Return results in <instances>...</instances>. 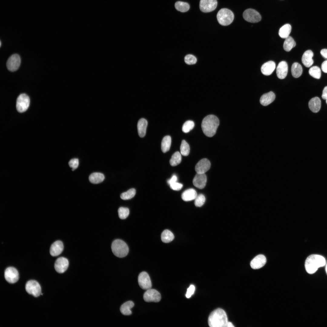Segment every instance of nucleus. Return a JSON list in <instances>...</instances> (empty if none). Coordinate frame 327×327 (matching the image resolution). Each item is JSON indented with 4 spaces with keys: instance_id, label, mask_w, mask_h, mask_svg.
I'll return each mask as SVG.
<instances>
[{
    "instance_id": "09e8293b",
    "label": "nucleus",
    "mask_w": 327,
    "mask_h": 327,
    "mask_svg": "<svg viewBox=\"0 0 327 327\" xmlns=\"http://www.w3.org/2000/svg\"><path fill=\"white\" fill-rule=\"evenodd\" d=\"M320 54L324 58L327 59V49H323L320 51Z\"/></svg>"
},
{
    "instance_id": "a18cd8bd",
    "label": "nucleus",
    "mask_w": 327,
    "mask_h": 327,
    "mask_svg": "<svg viewBox=\"0 0 327 327\" xmlns=\"http://www.w3.org/2000/svg\"><path fill=\"white\" fill-rule=\"evenodd\" d=\"M177 178L176 175H173L170 179L167 180V182L170 185L177 182Z\"/></svg>"
},
{
    "instance_id": "c9c22d12",
    "label": "nucleus",
    "mask_w": 327,
    "mask_h": 327,
    "mask_svg": "<svg viewBox=\"0 0 327 327\" xmlns=\"http://www.w3.org/2000/svg\"><path fill=\"white\" fill-rule=\"evenodd\" d=\"M136 194V190L134 188H131L127 191L122 193L120 195L121 198L123 200H127L133 197Z\"/></svg>"
},
{
    "instance_id": "c85d7f7f",
    "label": "nucleus",
    "mask_w": 327,
    "mask_h": 327,
    "mask_svg": "<svg viewBox=\"0 0 327 327\" xmlns=\"http://www.w3.org/2000/svg\"><path fill=\"white\" fill-rule=\"evenodd\" d=\"M291 26L290 24H285L280 28L279 32V36L282 38H286L289 36L291 31Z\"/></svg>"
},
{
    "instance_id": "ddd939ff",
    "label": "nucleus",
    "mask_w": 327,
    "mask_h": 327,
    "mask_svg": "<svg viewBox=\"0 0 327 327\" xmlns=\"http://www.w3.org/2000/svg\"><path fill=\"white\" fill-rule=\"evenodd\" d=\"M138 281L140 286L142 289L147 290L151 288V282L148 274L146 272H143L139 274Z\"/></svg>"
},
{
    "instance_id": "c756f323",
    "label": "nucleus",
    "mask_w": 327,
    "mask_h": 327,
    "mask_svg": "<svg viewBox=\"0 0 327 327\" xmlns=\"http://www.w3.org/2000/svg\"><path fill=\"white\" fill-rule=\"evenodd\" d=\"M296 45V43L294 39L292 37L289 36L285 38L283 44V48L285 51H289Z\"/></svg>"
},
{
    "instance_id": "6e6552de",
    "label": "nucleus",
    "mask_w": 327,
    "mask_h": 327,
    "mask_svg": "<svg viewBox=\"0 0 327 327\" xmlns=\"http://www.w3.org/2000/svg\"><path fill=\"white\" fill-rule=\"evenodd\" d=\"M243 17L246 21L253 23L258 22L261 19L259 13L256 10L251 8L245 10L243 13Z\"/></svg>"
},
{
    "instance_id": "a19ab883",
    "label": "nucleus",
    "mask_w": 327,
    "mask_h": 327,
    "mask_svg": "<svg viewBox=\"0 0 327 327\" xmlns=\"http://www.w3.org/2000/svg\"><path fill=\"white\" fill-rule=\"evenodd\" d=\"M184 61L187 64L192 65L195 64L197 61L196 57L193 55L189 54L185 57Z\"/></svg>"
},
{
    "instance_id": "4be33fe9",
    "label": "nucleus",
    "mask_w": 327,
    "mask_h": 327,
    "mask_svg": "<svg viewBox=\"0 0 327 327\" xmlns=\"http://www.w3.org/2000/svg\"><path fill=\"white\" fill-rule=\"evenodd\" d=\"M275 95L272 91H270L263 95L260 97V104L264 106H266L272 103L275 98Z\"/></svg>"
},
{
    "instance_id": "8fccbe9b",
    "label": "nucleus",
    "mask_w": 327,
    "mask_h": 327,
    "mask_svg": "<svg viewBox=\"0 0 327 327\" xmlns=\"http://www.w3.org/2000/svg\"><path fill=\"white\" fill-rule=\"evenodd\" d=\"M228 327H233L234 326L233 324L230 322H228L227 324V326Z\"/></svg>"
},
{
    "instance_id": "393cba45",
    "label": "nucleus",
    "mask_w": 327,
    "mask_h": 327,
    "mask_svg": "<svg viewBox=\"0 0 327 327\" xmlns=\"http://www.w3.org/2000/svg\"><path fill=\"white\" fill-rule=\"evenodd\" d=\"M147 125V122L144 118H141L138 121L137 130L138 135L140 137H143L145 136Z\"/></svg>"
},
{
    "instance_id": "e433bc0d",
    "label": "nucleus",
    "mask_w": 327,
    "mask_h": 327,
    "mask_svg": "<svg viewBox=\"0 0 327 327\" xmlns=\"http://www.w3.org/2000/svg\"><path fill=\"white\" fill-rule=\"evenodd\" d=\"M181 154L184 156H188L190 153V147L189 144L184 140H182L180 146Z\"/></svg>"
},
{
    "instance_id": "de8ad7c7",
    "label": "nucleus",
    "mask_w": 327,
    "mask_h": 327,
    "mask_svg": "<svg viewBox=\"0 0 327 327\" xmlns=\"http://www.w3.org/2000/svg\"><path fill=\"white\" fill-rule=\"evenodd\" d=\"M322 97L324 100H326L327 99V86L325 87L323 89Z\"/></svg>"
},
{
    "instance_id": "bb28decb",
    "label": "nucleus",
    "mask_w": 327,
    "mask_h": 327,
    "mask_svg": "<svg viewBox=\"0 0 327 327\" xmlns=\"http://www.w3.org/2000/svg\"><path fill=\"white\" fill-rule=\"evenodd\" d=\"M104 176L101 173H93L89 176V179L90 181L94 184H97L101 183L104 180Z\"/></svg>"
},
{
    "instance_id": "2f4dec72",
    "label": "nucleus",
    "mask_w": 327,
    "mask_h": 327,
    "mask_svg": "<svg viewBox=\"0 0 327 327\" xmlns=\"http://www.w3.org/2000/svg\"><path fill=\"white\" fill-rule=\"evenodd\" d=\"M161 239L163 242L168 243L172 241L174 238L173 233L167 230H164L161 234Z\"/></svg>"
},
{
    "instance_id": "f257e3e1",
    "label": "nucleus",
    "mask_w": 327,
    "mask_h": 327,
    "mask_svg": "<svg viewBox=\"0 0 327 327\" xmlns=\"http://www.w3.org/2000/svg\"><path fill=\"white\" fill-rule=\"evenodd\" d=\"M228 322L226 312L220 308L217 309L212 311L208 319L209 325L211 327H226Z\"/></svg>"
},
{
    "instance_id": "72a5a7b5",
    "label": "nucleus",
    "mask_w": 327,
    "mask_h": 327,
    "mask_svg": "<svg viewBox=\"0 0 327 327\" xmlns=\"http://www.w3.org/2000/svg\"><path fill=\"white\" fill-rule=\"evenodd\" d=\"M176 9L181 12H185L187 11L190 8L189 4L186 2L181 1H177L175 4Z\"/></svg>"
},
{
    "instance_id": "412c9836",
    "label": "nucleus",
    "mask_w": 327,
    "mask_h": 327,
    "mask_svg": "<svg viewBox=\"0 0 327 327\" xmlns=\"http://www.w3.org/2000/svg\"><path fill=\"white\" fill-rule=\"evenodd\" d=\"M313 56V53L310 50L305 51L303 53L302 61L303 65L306 67H309L313 64V60L312 58Z\"/></svg>"
},
{
    "instance_id": "b1692460",
    "label": "nucleus",
    "mask_w": 327,
    "mask_h": 327,
    "mask_svg": "<svg viewBox=\"0 0 327 327\" xmlns=\"http://www.w3.org/2000/svg\"><path fill=\"white\" fill-rule=\"evenodd\" d=\"M197 195L196 191L194 189L190 188L184 191L182 193L181 198L185 201H188L195 200Z\"/></svg>"
},
{
    "instance_id": "f704fd0d",
    "label": "nucleus",
    "mask_w": 327,
    "mask_h": 327,
    "mask_svg": "<svg viewBox=\"0 0 327 327\" xmlns=\"http://www.w3.org/2000/svg\"><path fill=\"white\" fill-rule=\"evenodd\" d=\"M309 74L314 78L319 79L321 77V69L317 66L311 67L309 70Z\"/></svg>"
},
{
    "instance_id": "6ab92c4d",
    "label": "nucleus",
    "mask_w": 327,
    "mask_h": 327,
    "mask_svg": "<svg viewBox=\"0 0 327 327\" xmlns=\"http://www.w3.org/2000/svg\"><path fill=\"white\" fill-rule=\"evenodd\" d=\"M63 248L62 242L60 240H57L51 245L50 249V254L52 256H57L61 253Z\"/></svg>"
},
{
    "instance_id": "1a4fd4ad",
    "label": "nucleus",
    "mask_w": 327,
    "mask_h": 327,
    "mask_svg": "<svg viewBox=\"0 0 327 327\" xmlns=\"http://www.w3.org/2000/svg\"><path fill=\"white\" fill-rule=\"evenodd\" d=\"M21 63V59L17 54L12 55L8 59L6 63L8 69L10 71H15L19 68Z\"/></svg>"
},
{
    "instance_id": "cd10ccee",
    "label": "nucleus",
    "mask_w": 327,
    "mask_h": 327,
    "mask_svg": "<svg viewBox=\"0 0 327 327\" xmlns=\"http://www.w3.org/2000/svg\"><path fill=\"white\" fill-rule=\"evenodd\" d=\"M291 71L292 76L295 78H298L299 77L302 73V67L298 63L295 62L292 66Z\"/></svg>"
},
{
    "instance_id": "7c9ffc66",
    "label": "nucleus",
    "mask_w": 327,
    "mask_h": 327,
    "mask_svg": "<svg viewBox=\"0 0 327 327\" xmlns=\"http://www.w3.org/2000/svg\"><path fill=\"white\" fill-rule=\"evenodd\" d=\"M171 142V137L170 136H166L163 138L161 143V149L163 153H166L169 150Z\"/></svg>"
},
{
    "instance_id": "864d4df0",
    "label": "nucleus",
    "mask_w": 327,
    "mask_h": 327,
    "mask_svg": "<svg viewBox=\"0 0 327 327\" xmlns=\"http://www.w3.org/2000/svg\"><path fill=\"white\" fill-rule=\"evenodd\" d=\"M1 41H0V46H1Z\"/></svg>"
},
{
    "instance_id": "a211bd4d",
    "label": "nucleus",
    "mask_w": 327,
    "mask_h": 327,
    "mask_svg": "<svg viewBox=\"0 0 327 327\" xmlns=\"http://www.w3.org/2000/svg\"><path fill=\"white\" fill-rule=\"evenodd\" d=\"M288 66L286 62L282 61L278 64L276 70V73L278 78L281 79L285 78L287 74Z\"/></svg>"
},
{
    "instance_id": "3c124183",
    "label": "nucleus",
    "mask_w": 327,
    "mask_h": 327,
    "mask_svg": "<svg viewBox=\"0 0 327 327\" xmlns=\"http://www.w3.org/2000/svg\"><path fill=\"white\" fill-rule=\"evenodd\" d=\"M325 271H326V273L327 274V263L326 264V265Z\"/></svg>"
},
{
    "instance_id": "7ed1b4c3",
    "label": "nucleus",
    "mask_w": 327,
    "mask_h": 327,
    "mask_svg": "<svg viewBox=\"0 0 327 327\" xmlns=\"http://www.w3.org/2000/svg\"><path fill=\"white\" fill-rule=\"evenodd\" d=\"M326 264L325 258L322 256L316 254H312L306 258L305 262V268L306 272L309 274L315 273L319 268L323 267Z\"/></svg>"
},
{
    "instance_id": "20e7f679",
    "label": "nucleus",
    "mask_w": 327,
    "mask_h": 327,
    "mask_svg": "<svg viewBox=\"0 0 327 327\" xmlns=\"http://www.w3.org/2000/svg\"><path fill=\"white\" fill-rule=\"evenodd\" d=\"M111 248L113 254L116 256L122 258L126 256L129 251L128 247L123 240L117 239L113 241Z\"/></svg>"
},
{
    "instance_id": "0eeeda50",
    "label": "nucleus",
    "mask_w": 327,
    "mask_h": 327,
    "mask_svg": "<svg viewBox=\"0 0 327 327\" xmlns=\"http://www.w3.org/2000/svg\"><path fill=\"white\" fill-rule=\"evenodd\" d=\"M25 288L26 291L29 294L35 297L39 296L41 294V288L39 283L34 280H30L26 283Z\"/></svg>"
},
{
    "instance_id": "c03bdc74",
    "label": "nucleus",
    "mask_w": 327,
    "mask_h": 327,
    "mask_svg": "<svg viewBox=\"0 0 327 327\" xmlns=\"http://www.w3.org/2000/svg\"><path fill=\"white\" fill-rule=\"evenodd\" d=\"M195 288L193 285H191L187 289L186 295V297L187 298H190L191 295L193 294L195 291Z\"/></svg>"
},
{
    "instance_id": "37998d69",
    "label": "nucleus",
    "mask_w": 327,
    "mask_h": 327,
    "mask_svg": "<svg viewBox=\"0 0 327 327\" xmlns=\"http://www.w3.org/2000/svg\"><path fill=\"white\" fill-rule=\"evenodd\" d=\"M170 186L171 189L176 191H179L183 187L182 184L177 182L171 184Z\"/></svg>"
},
{
    "instance_id": "79ce46f5",
    "label": "nucleus",
    "mask_w": 327,
    "mask_h": 327,
    "mask_svg": "<svg viewBox=\"0 0 327 327\" xmlns=\"http://www.w3.org/2000/svg\"><path fill=\"white\" fill-rule=\"evenodd\" d=\"M69 166L72 168V170L74 171L77 169L79 165V160L77 158H74L71 159L68 163Z\"/></svg>"
},
{
    "instance_id": "473e14b6",
    "label": "nucleus",
    "mask_w": 327,
    "mask_h": 327,
    "mask_svg": "<svg viewBox=\"0 0 327 327\" xmlns=\"http://www.w3.org/2000/svg\"><path fill=\"white\" fill-rule=\"evenodd\" d=\"M181 160V154L178 151H177L172 156L170 163L171 166H175L180 163Z\"/></svg>"
},
{
    "instance_id": "f03ea898",
    "label": "nucleus",
    "mask_w": 327,
    "mask_h": 327,
    "mask_svg": "<svg viewBox=\"0 0 327 327\" xmlns=\"http://www.w3.org/2000/svg\"><path fill=\"white\" fill-rule=\"evenodd\" d=\"M219 120L216 116L209 115L205 117L202 122L203 133L207 137H211L215 134L219 125Z\"/></svg>"
},
{
    "instance_id": "9d476101",
    "label": "nucleus",
    "mask_w": 327,
    "mask_h": 327,
    "mask_svg": "<svg viewBox=\"0 0 327 327\" xmlns=\"http://www.w3.org/2000/svg\"><path fill=\"white\" fill-rule=\"evenodd\" d=\"M217 5V0H200L199 7L203 12H209L214 10Z\"/></svg>"
},
{
    "instance_id": "9b49d317",
    "label": "nucleus",
    "mask_w": 327,
    "mask_h": 327,
    "mask_svg": "<svg viewBox=\"0 0 327 327\" xmlns=\"http://www.w3.org/2000/svg\"><path fill=\"white\" fill-rule=\"evenodd\" d=\"M5 278L6 281L10 283L16 282L19 279V273L15 268L9 267L5 270Z\"/></svg>"
},
{
    "instance_id": "5701e85b",
    "label": "nucleus",
    "mask_w": 327,
    "mask_h": 327,
    "mask_svg": "<svg viewBox=\"0 0 327 327\" xmlns=\"http://www.w3.org/2000/svg\"><path fill=\"white\" fill-rule=\"evenodd\" d=\"M309 109L313 112L316 113L319 111L321 107V101L318 97L311 99L309 102Z\"/></svg>"
},
{
    "instance_id": "aec40b11",
    "label": "nucleus",
    "mask_w": 327,
    "mask_h": 327,
    "mask_svg": "<svg viewBox=\"0 0 327 327\" xmlns=\"http://www.w3.org/2000/svg\"><path fill=\"white\" fill-rule=\"evenodd\" d=\"M275 68V63L270 61L264 63L261 66V70L263 74L269 75L272 73Z\"/></svg>"
},
{
    "instance_id": "dca6fc26",
    "label": "nucleus",
    "mask_w": 327,
    "mask_h": 327,
    "mask_svg": "<svg viewBox=\"0 0 327 327\" xmlns=\"http://www.w3.org/2000/svg\"><path fill=\"white\" fill-rule=\"evenodd\" d=\"M266 259L263 255L259 254L255 257L251 261L250 265L254 269H258L263 267L265 264Z\"/></svg>"
},
{
    "instance_id": "a878e982",
    "label": "nucleus",
    "mask_w": 327,
    "mask_h": 327,
    "mask_svg": "<svg viewBox=\"0 0 327 327\" xmlns=\"http://www.w3.org/2000/svg\"><path fill=\"white\" fill-rule=\"evenodd\" d=\"M134 306V304L133 302L127 301L121 305L120 309V311L124 315H130L132 313L131 309Z\"/></svg>"
},
{
    "instance_id": "f8f14e48",
    "label": "nucleus",
    "mask_w": 327,
    "mask_h": 327,
    "mask_svg": "<svg viewBox=\"0 0 327 327\" xmlns=\"http://www.w3.org/2000/svg\"><path fill=\"white\" fill-rule=\"evenodd\" d=\"M144 300L147 302H158L161 299L160 293L154 289H149L147 290L143 296Z\"/></svg>"
},
{
    "instance_id": "2eb2a0df",
    "label": "nucleus",
    "mask_w": 327,
    "mask_h": 327,
    "mask_svg": "<svg viewBox=\"0 0 327 327\" xmlns=\"http://www.w3.org/2000/svg\"><path fill=\"white\" fill-rule=\"evenodd\" d=\"M210 167V161L206 158L200 160L196 164L195 170L198 173H205L208 171Z\"/></svg>"
},
{
    "instance_id": "39448f33",
    "label": "nucleus",
    "mask_w": 327,
    "mask_h": 327,
    "mask_svg": "<svg viewBox=\"0 0 327 327\" xmlns=\"http://www.w3.org/2000/svg\"><path fill=\"white\" fill-rule=\"evenodd\" d=\"M216 17L217 21L220 24L223 26H227L233 22L234 15L230 10L223 8L218 11Z\"/></svg>"
},
{
    "instance_id": "4c0bfd02",
    "label": "nucleus",
    "mask_w": 327,
    "mask_h": 327,
    "mask_svg": "<svg viewBox=\"0 0 327 327\" xmlns=\"http://www.w3.org/2000/svg\"><path fill=\"white\" fill-rule=\"evenodd\" d=\"M194 126V124L193 121H187L183 124L182 130L185 133H188L193 128Z\"/></svg>"
},
{
    "instance_id": "423d86ee",
    "label": "nucleus",
    "mask_w": 327,
    "mask_h": 327,
    "mask_svg": "<svg viewBox=\"0 0 327 327\" xmlns=\"http://www.w3.org/2000/svg\"><path fill=\"white\" fill-rule=\"evenodd\" d=\"M30 104L29 97L25 94H22L18 97L16 103V107L18 111L22 113L28 109Z\"/></svg>"
},
{
    "instance_id": "ea45409f",
    "label": "nucleus",
    "mask_w": 327,
    "mask_h": 327,
    "mask_svg": "<svg viewBox=\"0 0 327 327\" xmlns=\"http://www.w3.org/2000/svg\"><path fill=\"white\" fill-rule=\"evenodd\" d=\"M205 197L202 194L197 195L195 199L194 204L196 206L201 207L204 204L205 201Z\"/></svg>"
},
{
    "instance_id": "4468645a",
    "label": "nucleus",
    "mask_w": 327,
    "mask_h": 327,
    "mask_svg": "<svg viewBox=\"0 0 327 327\" xmlns=\"http://www.w3.org/2000/svg\"><path fill=\"white\" fill-rule=\"evenodd\" d=\"M69 266L68 259L63 257L58 258L54 263V267L55 270L58 273H63L67 269Z\"/></svg>"
},
{
    "instance_id": "58836bf2",
    "label": "nucleus",
    "mask_w": 327,
    "mask_h": 327,
    "mask_svg": "<svg viewBox=\"0 0 327 327\" xmlns=\"http://www.w3.org/2000/svg\"><path fill=\"white\" fill-rule=\"evenodd\" d=\"M118 214L119 218L121 219H124L128 216L129 210L127 208L120 207L118 209Z\"/></svg>"
},
{
    "instance_id": "f3484780",
    "label": "nucleus",
    "mask_w": 327,
    "mask_h": 327,
    "mask_svg": "<svg viewBox=\"0 0 327 327\" xmlns=\"http://www.w3.org/2000/svg\"><path fill=\"white\" fill-rule=\"evenodd\" d=\"M206 180V177L205 173H197L193 179V183L195 187L202 189L205 186Z\"/></svg>"
},
{
    "instance_id": "603ef678",
    "label": "nucleus",
    "mask_w": 327,
    "mask_h": 327,
    "mask_svg": "<svg viewBox=\"0 0 327 327\" xmlns=\"http://www.w3.org/2000/svg\"><path fill=\"white\" fill-rule=\"evenodd\" d=\"M326 100V103L327 104V99Z\"/></svg>"
},
{
    "instance_id": "49530a36",
    "label": "nucleus",
    "mask_w": 327,
    "mask_h": 327,
    "mask_svg": "<svg viewBox=\"0 0 327 327\" xmlns=\"http://www.w3.org/2000/svg\"><path fill=\"white\" fill-rule=\"evenodd\" d=\"M321 68L323 72L327 73V60L322 62L321 65Z\"/></svg>"
}]
</instances>
